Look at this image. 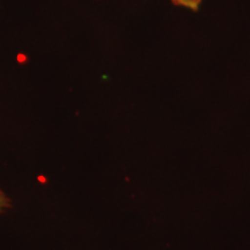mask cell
I'll return each instance as SVG.
<instances>
[{"label": "cell", "instance_id": "obj_1", "mask_svg": "<svg viewBox=\"0 0 250 250\" xmlns=\"http://www.w3.org/2000/svg\"><path fill=\"white\" fill-rule=\"evenodd\" d=\"M12 208V201L9 196L6 193L2 188L0 187V215L5 214L6 212L11 210Z\"/></svg>", "mask_w": 250, "mask_h": 250}, {"label": "cell", "instance_id": "obj_2", "mask_svg": "<svg viewBox=\"0 0 250 250\" xmlns=\"http://www.w3.org/2000/svg\"><path fill=\"white\" fill-rule=\"evenodd\" d=\"M174 5L180 6V7H184L191 11H197L201 5L202 0H170Z\"/></svg>", "mask_w": 250, "mask_h": 250}]
</instances>
